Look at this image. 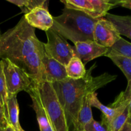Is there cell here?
<instances>
[{
	"label": "cell",
	"mask_w": 131,
	"mask_h": 131,
	"mask_svg": "<svg viewBox=\"0 0 131 131\" xmlns=\"http://www.w3.org/2000/svg\"><path fill=\"white\" fill-rule=\"evenodd\" d=\"M7 122L8 125L15 131L21 128L19 123V107L17 95L8 97L7 102Z\"/></svg>",
	"instance_id": "cell-15"
},
{
	"label": "cell",
	"mask_w": 131,
	"mask_h": 131,
	"mask_svg": "<svg viewBox=\"0 0 131 131\" xmlns=\"http://www.w3.org/2000/svg\"><path fill=\"white\" fill-rule=\"evenodd\" d=\"M8 125V124L7 120L5 116L4 109L0 105V126L6 128Z\"/></svg>",
	"instance_id": "cell-26"
},
{
	"label": "cell",
	"mask_w": 131,
	"mask_h": 131,
	"mask_svg": "<svg viewBox=\"0 0 131 131\" xmlns=\"http://www.w3.org/2000/svg\"><path fill=\"white\" fill-rule=\"evenodd\" d=\"M8 91L6 88V81H5V75L3 72V63L0 60V105L3 107L5 116L7 120V102H8Z\"/></svg>",
	"instance_id": "cell-22"
},
{
	"label": "cell",
	"mask_w": 131,
	"mask_h": 131,
	"mask_svg": "<svg viewBox=\"0 0 131 131\" xmlns=\"http://www.w3.org/2000/svg\"><path fill=\"white\" fill-rule=\"evenodd\" d=\"M41 43L35 28L28 24L23 15L14 28L0 35V58L11 61L20 60L35 51Z\"/></svg>",
	"instance_id": "cell-2"
},
{
	"label": "cell",
	"mask_w": 131,
	"mask_h": 131,
	"mask_svg": "<svg viewBox=\"0 0 131 131\" xmlns=\"http://www.w3.org/2000/svg\"><path fill=\"white\" fill-rule=\"evenodd\" d=\"M47 43H43L46 55L66 66L75 56L74 49L63 37L51 28L46 31Z\"/></svg>",
	"instance_id": "cell-6"
},
{
	"label": "cell",
	"mask_w": 131,
	"mask_h": 131,
	"mask_svg": "<svg viewBox=\"0 0 131 131\" xmlns=\"http://www.w3.org/2000/svg\"><path fill=\"white\" fill-rule=\"evenodd\" d=\"M0 131H6V128L0 126Z\"/></svg>",
	"instance_id": "cell-31"
},
{
	"label": "cell",
	"mask_w": 131,
	"mask_h": 131,
	"mask_svg": "<svg viewBox=\"0 0 131 131\" xmlns=\"http://www.w3.org/2000/svg\"><path fill=\"white\" fill-rule=\"evenodd\" d=\"M84 131H111L110 124L107 122L105 116L102 115L101 122L96 121L94 119L91 120L84 127Z\"/></svg>",
	"instance_id": "cell-24"
},
{
	"label": "cell",
	"mask_w": 131,
	"mask_h": 131,
	"mask_svg": "<svg viewBox=\"0 0 131 131\" xmlns=\"http://www.w3.org/2000/svg\"><path fill=\"white\" fill-rule=\"evenodd\" d=\"M123 94L125 99L127 101L130 113H131V81H128L127 86L125 90L123 92Z\"/></svg>",
	"instance_id": "cell-25"
},
{
	"label": "cell",
	"mask_w": 131,
	"mask_h": 131,
	"mask_svg": "<svg viewBox=\"0 0 131 131\" xmlns=\"http://www.w3.org/2000/svg\"><path fill=\"white\" fill-rule=\"evenodd\" d=\"M3 72L8 97L17 95L19 92L28 93L34 84L28 74L8 59H2Z\"/></svg>",
	"instance_id": "cell-5"
},
{
	"label": "cell",
	"mask_w": 131,
	"mask_h": 131,
	"mask_svg": "<svg viewBox=\"0 0 131 131\" xmlns=\"http://www.w3.org/2000/svg\"><path fill=\"white\" fill-rule=\"evenodd\" d=\"M0 35H1V33H0Z\"/></svg>",
	"instance_id": "cell-34"
},
{
	"label": "cell",
	"mask_w": 131,
	"mask_h": 131,
	"mask_svg": "<svg viewBox=\"0 0 131 131\" xmlns=\"http://www.w3.org/2000/svg\"><path fill=\"white\" fill-rule=\"evenodd\" d=\"M28 93H29L32 100L31 107H33L36 113L40 130V131H53L49 121L48 117L46 115V111L42 107V104H41L39 97L37 93V91L35 89L34 86H32Z\"/></svg>",
	"instance_id": "cell-12"
},
{
	"label": "cell",
	"mask_w": 131,
	"mask_h": 131,
	"mask_svg": "<svg viewBox=\"0 0 131 131\" xmlns=\"http://www.w3.org/2000/svg\"><path fill=\"white\" fill-rule=\"evenodd\" d=\"M67 74L69 78L79 79L84 78L86 74V70L81 60L76 56L73 57L65 66Z\"/></svg>",
	"instance_id": "cell-17"
},
{
	"label": "cell",
	"mask_w": 131,
	"mask_h": 131,
	"mask_svg": "<svg viewBox=\"0 0 131 131\" xmlns=\"http://www.w3.org/2000/svg\"><path fill=\"white\" fill-rule=\"evenodd\" d=\"M96 66L97 64H93L86 70V75L82 79H73L68 78L52 84L63 109L69 129L70 127L74 129L86 95L96 92L97 90L117 78L116 75H111L107 72L97 77H93L92 71Z\"/></svg>",
	"instance_id": "cell-1"
},
{
	"label": "cell",
	"mask_w": 131,
	"mask_h": 131,
	"mask_svg": "<svg viewBox=\"0 0 131 131\" xmlns=\"http://www.w3.org/2000/svg\"><path fill=\"white\" fill-rule=\"evenodd\" d=\"M106 18L113 24L120 35L131 40V15H118L107 13Z\"/></svg>",
	"instance_id": "cell-14"
},
{
	"label": "cell",
	"mask_w": 131,
	"mask_h": 131,
	"mask_svg": "<svg viewBox=\"0 0 131 131\" xmlns=\"http://www.w3.org/2000/svg\"><path fill=\"white\" fill-rule=\"evenodd\" d=\"M53 131H69L63 109L52 84L47 82L33 84Z\"/></svg>",
	"instance_id": "cell-4"
},
{
	"label": "cell",
	"mask_w": 131,
	"mask_h": 131,
	"mask_svg": "<svg viewBox=\"0 0 131 131\" xmlns=\"http://www.w3.org/2000/svg\"><path fill=\"white\" fill-rule=\"evenodd\" d=\"M127 122H129V123H130V124H131V113H130V116H129V118H128Z\"/></svg>",
	"instance_id": "cell-30"
},
{
	"label": "cell",
	"mask_w": 131,
	"mask_h": 131,
	"mask_svg": "<svg viewBox=\"0 0 131 131\" xmlns=\"http://www.w3.org/2000/svg\"><path fill=\"white\" fill-rule=\"evenodd\" d=\"M73 49L75 56L80 59L84 65L97 58L105 56L109 49L91 40L75 42Z\"/></svg>",
	"instance_id": "cell-9"
},
{
	"label": "cell",
	"mask_w": 131,
	"mask_h": 131,
	"mask_svg": "<svg viewBox=\"0 0 131 131\" xmlns=\"http://www.w3.org/2000/svg\"><path fill=\"white\" fill-rule=\"evenodd\" d=\"M26 20L33 28H38L45 32L52 28L53 17L48 11V7L40 6L24 15Z\"/></svg>",
	"instance_id": "cell-11"
},
{
	"label": "cell",
	"mask_w": 131,
	"mask_h": 131,
	"mask_svg": "<svg viewBox=\"0 0 131 131\" xmlns=\"http://www.w3.org/2000/svg\"><path fill=\"white\" fill-rule=\"evenodd\" d=\"M18 131H25V130H23V129H22V127H21V128H20V129H19V130H18Z\"/></svg>",
	"instance_id": "cell-32"
},
{
	"label": "cell",
	"mask_w": 131,
	"mask_h": 131,
	"mask_svg": "<svg viewBox=\"0 0 131 131\" xmlns=\"http://www.w3.org/2000/svg\"><path fill=\"white\" fill-rule=\"evenodd\" d=\"M98 19L82 12L65 8L61 15L53 17L51 29L74 43L93 41V29Z\"/></svg>",
	"instance_id": "cell-3"
},
{
	"label": "cell",
	"mask_w": 131,
	"mask_h": 131,
	"mask_svg": "<svg viewBox=\"0 0 131 131\" xmlns=\"http://www.w3.org/2000/svg\"><path fill=\"white\" fill-rule=\"evenodd\" d=\"M6 131H15L14 130V129H12V128L10 126V125H8L7 127H6Z\"/></svg>",
	"instance_id": "cell-29"
},
{
	"label": "cell",
	"mask_w": 131,
	"mask_h": 131,
	"mask_svg": "<svg viewBox=\"0 0 131 131\" xmlns=\"http://www.w3.org/2000/svg\"><path fill=\"white\" fill-rule=\"evenodd\" d=\"M130 110L129 106L121 113L118 114L110 123V128L111 131H119L124 124L127 122L130 116Z\"/></svg>",
	"instance_id": "cell-23"
},
{
	"label": "cell",
	"mask_w": 131,
	"mask_h": 131,
	"mask_svg": "<svg viewBox=\"0 0 131 131\" xmlns=\"http://www.w3.org/2000/svg\"><path fill=\"white\" fill-rule=\"evenodd\" d=\"M44 55L43 43L42 42L33 52L23 58L12 62L21 68L34 83L37 84L42 82V60Z\"/></svg>",
	"instance_id": "cell-7"
},
{
	"label": "cell",
	"mask_w": 131,
	"mask_h": 131,
	"mask_svg": "<svg viewBox=\"0 0 131 131\" xmlns=\"http://www.w3.org/2000/svg\"><path fill=\"white\" fill-rule=\"evenodd\" d=\"M91 93H92L86 94L83 99V103L79 110L77 121L74 127V131L84 130L85 125L93 119L92 106L90 103V95Z\"/></svg>",
	"instance_id": "cell-13"
},
{
	"label": "cell",
	"mask_w": 131,
	"mask_h": 131,
	"mask_svg": "<svg viewBox=\"0 0 131 131\" xmlns=\"http://www.w3.org/2000/svg\"><path fill=\"white\" fill-rule=\"evenodd\" d=\"M82 131H84V130H82Z\"/></svg>",
	"instance_id": "cell-33"
},
{
	"label": "cell",
	"mask_w": 131,
	"mask_h": 131,
	"mask_svg": "<svg viewBox=\"0 0 131 131\" xmlns=\"http://www.w3.org/2000/svg\"><path fill=\"white\" fill-rule=\"evenodd\" d=\"M68 78L65 66L45 54L42 60V82L52 84Z\"/></svg>",
	"instance_id": "cell-10"
},
{
	"label": "cell",
	"mask_w": 131,
	"mask_h": 131,
	"mask_svg": "<svg viewBox=\"0 0 131 131\" xmlns=\"http://www.w3.org/2000/svg\"><path fill=\"white\" fill-rule=\"evenodd\" d=\"M119 131H131V124L127 122Z\"/></svg>",
	"instance_id": "cell-28"
},
{
	"label": "cell",
	"mask_w": 131,
	"mask_h": 131,
	"mask_svg": "<svg viewBox=\"0 0 131 131\" xmlns=\"http://www.w3.org/2000/svg\"><path fill=\"white\" fill-rule=\"evenodd\" d=\"M65 8L82 12L93 19H95L94 8L90 0H61Z\"/></svg>",
	"instance_id": "cell-16"
},
{
	"label": "cell",
	"mask_w": 131,
	"mask_h": 131,
	"mask_svg": "<svg viewBox=\"0 0 131 131\" xmlns=\"http://www.w3.org/2000/svg\"><path fill=\"white\" fill-rule=\"evenodd\" d=\"M7 1L20 8L24 15L28 14L37 7H48L49 3V1L46 0H7Z\"/></svg>",
	"instance_id": "cell-19"
},
{
	"label": "cell",
	"mask_w": 131,
	"mask_h": 131,
	"mask_svg": "<svg viewBox=\"0 0 131 131\" xmlns=\"http://www.w3.org/2000/svg\"><path fill=\"white\" fill-rule=\"evenodd\" d=\"M118 5L126 8L131 10V0H123V1H117Z\"/></svg>",
	"instance_id": "cell-27"
},
{
	"label": "cell",
	"mask_w": 131,
	"mask_h": 131,
	"mask_svg": "<svg viewBox=\"0 0 131 131\" xmlns=\"http://www.w3.org/2000/svg\"><path fill=\"white\" fill-rule=\"evenodd\" d=\"M107 54L121 55L131 59V43L121 37L111 48L109 49Z\"/></svg>",
	"instance_id": "cell-21"
},
{
	"label": "cell",
	"mask_w": 131,
	"mask_h": 131,
	"mask_svg": "<svg viewBox=\"0 0 131 131\" xmlns=\"http://www.w3.org/2000/svg\"><path fill=\"white\" fill-rule=\"evenodd\" d=\"M93 41L100 46L110 49L121 35L115 26L106 18L99 19L93 29Z\"/></svg>",
	"instance_id": "cell-8"
},
{
	"label": "cell",
	"mask_w": 131,
	"mask_h": 131,
	"mask_svg": "<svg viewBox=\"0 0 131 131\" xmlns=\"http://www.w3.org/2000/svg\"><path fill=\"white\" fill-rule=\"evenodd\" d=\"M94 8L95 15L97 19L105 17L110 9L117 6V1L111 0H90Z\"/></svg>",
	"instance_id": "cell-20"
},
{
	"label": "cell",
	"mask_w": 131,
	"mask_h": 131,
	"mask_svg": "<svg viewBox=\"0 0 131 131\" xmlns=\"http://www.w3.org/2000/svg\"><path fill=\"white\" fill-rule=\"evenodd\" d=\"M105 56L110 58L111 61L122 70L127 81H131V59L125 56L114 54H106Z\"/></svg>",
	"instance_id": "cell-18"
}]
</instances>
